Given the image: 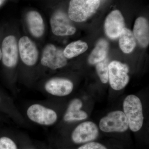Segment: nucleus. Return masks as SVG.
<instances>
[{
	"label": "nucleus",
	"instance_id": "nucleus-1",
	"mask_svg": "<svg viewBox=\"0 0 149 149\" xmlns=\"http://www.w3.org/2000/svg\"><path fill=\"white\" fill-rule=\"evenodd\" d=\"M123 109L130 130L134 132L141 130L144 116L142 103L139 97L133 95L127 96L123 101Z\"/></svg>",
	"mask_w": 149,
	"mask_h": 149
},
{
	"label": "nucleus",
	"instance_id": "nucleus-2",
	"mask_svg": "<svg viewBox=\"0 0 149 149\" xmlns=\"http://www.w3.org/2000/svg\"><path fill=\"white\" fill-rule=\"evenodd\" d=\"M100 4V0H70L68 16L75 22L86 21L96 13Z\"/></svg>",
	"mask_w": 149,
	"mask_h": 149
},
{
	"label": "nucleus",
	"instance_id": "nucleus-3",
	"mask_svg": "<svg viewBox=\"0 0 149 149\" xmlns=\"http://www.w3.org/2000/svg\"><path fill=\"white\" fill-rule=\"evenodd\" d=\"M100 129L105 133H124L129 128L123 111H114L104 116L99 123Z\"/></svg>",
	"mask_w": 149,
	"mask_h": 149
},
{
	"label": "nucleus",
	"instance_id": "nucleus-4",
	"mask_svg": "<svg viewBox=\"0 0 149 149\" xmlns=\"http://www.w3.org/2000/svg\"><path fill=\"white\" fill-rule=\"evenodd\" d=\"M26 113L32 122L44 126L54 125L58 119V115L54 110L40 104L31 105Z\"/></svg>",
	"mask_w": 149,
	"mask_h": 149
},
{
	"label": "nucleus",
	"instance_id": "nucleus-5",
	"mask_svg": "<svg viewBox=\"0 0 149 149\" xmlns=\"http://www.w3.org/2000/svg\"><path fill=\"white\" fill-rule=\"evenodd\" d=\"M108 68L109 81L111 87L115 91L122 90L129 82L128 66L125 63L114 61L110 63Z\"/></svg>",
	"mask_w": 149,
	"mask_h": 149
},
{
	"label": "nucleus",
	"instance_id": "nucleus-6",
	"mask_svg": "<svg viewBox=\"0 0 149 149\" xmlns=\"http://www.w3.org/2000/svg\"><path fill=\"white\" fill-rule=\"evenodd\" d=\"M41 63L43 66L55 70L65 66L67 59L63 50L52 44H49L43 49Z\"/></svg>",
	"mask_w": 149,
	"mask_h": 149
},
{
	"label": "nucleus",
	"instance_id": "nucleus-7",
	"mask_svg": "<svg viewBox=\"0 0 149 149\" xmlns=\"http://www.w3.org/2000/svg\"><path fill=\"white\" fill-rule=\"evenodd\" d=\"M68 15L61 10L53 13L50 19L52 32L58 36H70L74 35L76 29L71 22Z\"/></svg>",
	"mask_w": 149,
	"mask_h": 149
},
{
	"label": "nucleus",
	"instance_id": "nucleus-8",
	"mask_svg": "<svg viewBox=\"0 0 149 149\" xmlns=\"http://www.w3.org/2000/svg\"><path fill=\"white\" fill-rule=\"evenodd\" d=\"M99 128L92 121H85L74 128L71 134L72 143L77 145H83L95 141L98 138Z\"/></svg>",
	"mask_w": 149,
	"mask_h": 149
},
{
	"label": "nucleus",
	"instance_id": "nucleus-9",
	"mask_svg": "<svg viewBox=\"0 0 149 149\" xmlns=\"http://www.w3.org/2000/svg\"><path fill=\"white\" fill-rule=\"evenodd\" d=\"M1 60L3 64L8 68H13L17 65L18 60V45L13 35L6 37L2 43Z\"/></svg>",
	"mask_w": 149,
	"mask_h": 149
},
{
	"label": "nucleus",
	"instance_id": "nucleus-10",
	"mask_svg": "<svg viewBox=\"0 0 149 149\" xmlns=\"http://www.w3.org/2000/svg\"><path fill=\"white\" fill-rule=\"evenodd\" d=\"M18 47L19 54L23 63L28 66L35 65L39 57L35 43L29 37L23 36L19 41Z\"/></svg>",
	"mask_w": 149,
	"mask_h": 149
},
{
	"label": "nucleus",
	"instance_id": "nucleus-11",
	"mask_svg": "<svg viewBox=\"0 0 149 149\" xmlns=\"http://www.w3.org/2000/svg\"><path fill=\"white\" fill-rule=\"evenodd\" d=\"M106 35L110 39L119 37L125 28V21L122 13L119 10L112 11L107 17L104 25Z\"/></svg>",
	"mask_w": 149,
	"mask_h": 149
},
{
	"label": "nucleus",
	"instance_id": "nucleus-12",
	"mask_svg": "<svg viewBox=\"0 0 149 149\" xmlns=\"http://www.w3.org/2000/svg\"><path fill=\"white\" fill-rule=\"evenodd\" d=\"M45 91L48 94L56 97L68 95L73 91L74 85L71 80L62 77H54L45 83Z\"/></svg>",
	"mask_w": 149,
	"mask_h": 149
},
{
	"label": "nucleus",
	"instance_id": "nucleus-13",
	"mask_svg": "<svg viewBox=\"0 0 149 149\" xmlns=\"http://www.w3.org/2000/svg\"><path fill=\"white\" fill-rule=\"evenodd\" d=\"M82 107L83 102L80 99H73L68 105L63 116L64 121L71 122L86 119L88 118V114L81 109Z\"/></svg>",
	"mask_w": 149,
	"mask_h": 149
},
{
	"label": "nucleus",
	"instance_id": "nucleus-14",
	"mask_svg": "<svg viewBox=\"0 0 149 149\" xmlns=\"http://www.w3.org/2000/svg\"><path fill=\"white\" fill-rule=\"evenodd\" d=\"M148 22L145 17H140L136 19L133 27V34L139 45L143 48L149 44Z\"/></svg>",
	"mask_w": 149,
	"mask_h": 149
},
{
	"label": "nucleus",
	"instance_id": "nucleus-15",
	"mask_svg": "<svg viewBox=\"0 0 149 149\" xmlns=\"http://www.w3.org/2000/svg\"><path fill=\"white\" fill-rule=\"evenodd\" d=\"M26 20L31 34L36 38L42 37L45 32V26L40 13L36 11H30L26 15Z\"/></svg>",
	"mask_w": 149,
	"mask_h": 149
},
{
	"label": "nucleus",
	"instance_id": "nucleus-16",
	"mask_svg": "<svg viewBox=\"0 0 149 149\" xmlns=\"http://www.w3.org/2000/svg\"><path fill=\"white\" fill-rule=\"evenodd\" d=\"M109 49V45L107 40L102 39L99 40L88 57L89 63L91 65L96 64L107 58Z\"/></svg>",
	"mask_w": 149,
	"mask_h": 149
},
{
	"label": "nucleus",
	"instance_id": "nucleus-17",
	"mask_svg": "<svg viewBox=\"0 0 149 149\" xmlns=\"http://www.w3.org/2000/svg\"><path fill=\"white\" fill-rule=\"evenodd\" d=\"M119 38V47L124 53H130L135 49L136 44V38L133 32L130 29L125 27Z\"/></svg>",
	"mask_w": 149,
	"mask_h": 149
},
{
	"label": "nucleus",
	"instance_id": "nucleus-18",
	"mask_svg": "<svg viewBox=\"0 0 149 149\" xmlns=\"http://www.w3.org/2000/svg\"><path fill=\"white\" fill-rule=\"evenodd\" d=\"M88 49L87 43L78 40L68 45L63 50V54L67 59L72 58L85 52Z\"/></svg>",
	"mask_w": 149,
	"mask_h": 149
},
{
	"label": "nucleus",
	"instance_id": "nucleus-19",
	"mask_svg": "<svg viewBox=\"0 0 149 149\" xmlns=\"http://www.w3.org/2000/svg\"><path fill=\"white\" fill-rule=\"evenodd\" d=\"M109 64L108 59L107 58L96 64L97 73L100 80L104 84H106L109 81Z\"/></svg>",
	"mask_w": 149,
	"mask_h": 149
},
{
	"label": "nucleus",
	"instance_id": "nucleus-20",
	"mask_svg": "<svg viewBox=\"0 0 149 149\" xmlns=\"http://www.w3.org/2000/svg\"><path fill=\"white\" fill-rule=\"evenodd\" d=\"M0 149H18L16 143L8 137L0 138Z\"/></svg>",
	"mask_w": 149,
	"mask_h": 149
},
{
	"label": "nucleus",
	"instance_id": "nucleus-21",
	"mask_svg": "<svg viewBox=\"0 0 149 149\" xmlns=\"http://www.w3.org/2000/svg\"><path fill=\"white\" fill-rule=\"evenodd\" d=\"M77 149H109L104 145L96 142L95 141H92L81 145Z\"/></svg>",
	"mask_w": 149,
	"mask_h": 149
},
{
	"label": "nucleus",
	"instance_id": "nucleus-22",
	"mask_svg": "<svg viewBox=\"0 0 149 149\" xmlns=\"http://www.w3.org/2000/svg\"><path fill=\"white\" fill-rule=\"evenodd\" d=\"M6 0H0V6Z\"/></svg>",
	"mask_w": 149,
	"mask_h": 149
},
{
	"label": "nucleus",
	"instance_id": "nucleus-23",
	"mask_svg": "<svg viewBox=\"0 0 149 149\" xmlns=\"http://www.w3.org/2000/svg\"><path fill=\"white\" fill-rule=\"evenodd\" d=\"M2 58V54H1V49L0 48V61L1 60Z\"/></svg>",
	"mask_w": 149,
	"mask_h": 149
},
{
	"label": "nucleus",
	"instance_id": "nucleus-24",
	"mask_svg": "<svg viewBox=\"0 0 149 149\" xmlns=\"http://www.w3.org/2000/svg\"><path fill=\"white\" fill-rule=\"evenodd\" d=\"M0 102H1V99H0Z\"/></svg>",
	"mask_w": 149,
	"mask_h": 149
},
{
	"label": "nucleus",
	"instance_id": "nucleus-25",
	"mask_svg": "<svg viewBox=\"0 0 149 149\" xmlns=\"http://www.w3.org/2000/svg\"></svg>",
	"mask_w": 149,
	"mask_h": 149
}]
</instances>
